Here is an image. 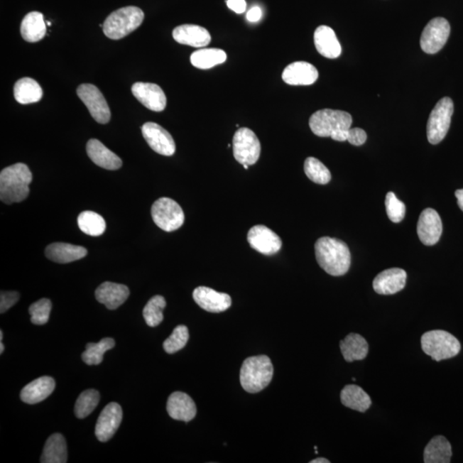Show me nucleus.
<instances>
[{"instance_id":"obj_1","label":"nucleus","mask_w":463,"mask_h":463,"mask_svg":"<svg viewBox=\"0 0 463 463\" xmlns=\"http://www.w3.org/2000/svg\"><path fill=\"white\" fill-rule=\"evenodd\" d=\"M315 254L320 266L330 276H344L349 270V248L340 239L330 237L318 239L315 244Z\"/></svg>"},{"instance_id":"obj_2","label":"nucleus","mask_w":463,"mask_h":463,"mask_svg":"<svg viewBox=\"0 0 463 463\" xmlns=\"http://www.w3.org/2000/svg\"><path fill=\"white\" fill-rule=\"evenodd\" d=\"M32 180V173L26 164L16 163L3 169L0 173V200L6 205L26 200Z\"/></svg>"},{"instance_id":"obj_3","label":"nucleus","mask_w":463,"mask_h":463,"mask_svg":"<svg viewBox=\"0 0 463 463\" xmlns=\"http://www.w3.org/2000/svg\"><path fill=\"white\" fill-rule=\"evenodd\" d=\"M274 367L266 355L247 358L243 362L239 374L241 386L247 392L258 393L271 383Z\"/></svg>"},{"instance_id":"obj_4","label":"nucleus","mask_w":463,"mask_h":463,"mask_svg":"<svg viewBox=\"0 0 463 463\" xmlns=\"http://www.w3.org/2000/svg\"><path fill=\"white\" fill-rule=\"evenodd\" d=\"M143 11L138 7L121 8L107 16L103 23V32L107 38L121 40L141 26Z\"/></svg>"},{"instance_id":"obj_5","label":"nucleus","mask_w":463,"mask_h":463,"mask_svg":"<svg viewBox=\"0 0 463 463\" xmlns=\"http://www.w3.org/2000/svg\"><path fill=\"white\" fill-rule=\"evenodd\" d=\"M421 347L425 354L436 361L457 356L461 351V343L453 334L445 330H432L421 337Z\"/></svg>"},{"instance_id":"obj_6","label":"nucleus","mask_w":463,"mask_h":463,"mask_svg":"<svg viewBox=\"0 0 463 463\" xmlns=\"http://www.w3.org/2000/svg\"><path fill=\"white\" fill-rule=\"evenodd\" d=\"M352 122V116L347 111L322 109L311 116L309 126L316 136L330 138L338 131L349 130Z\"/></svg>"},{"instance_id":"obj_7","label":"nucleus","mask_w":463,"mask_h":463,"mask_svg":"<svg viewBox=\"0 0 463 463\" xmlns=\"http://www.w3.org/2000/svg\"><path fill=\"white\" fill-rule=\"evenodd\" d=\"M454 113V104L450 97L442 98L432 111L427 123V138L430 143L437 144L447 135Z\"/></svg>"},{"instance_id":"obj_8","label":"nucleus","mask_w":463,"mask_h":463,"mask_svg":"<svg viewBox=\"0 0 463 463\" xmlns=\"http://www.w3.org/2000/svg\"><path fill=\"white\" fill-rule=\"evenodd\" d=\"M153 221L160 229L173 232L179 229L185 222V214L178 202L169 197H160L151 208Z\"/></svg>"},{"instance_id":"obj_9","label":"nucleus","mask_w":463,"mask_h":463,"mask_svg":"<svg viewBox=\"0 0 463 463\" xmlns=\"http://www.w3.org/2000/svg\"><path fill=\"white\" fill-rule=\"evenodd\" d=\"M233 151L234 158L239 163L251 166L257 163L259 159L261 144L258 136L249 128H239L234 136Z\"/></svg>"},{"instance_id":"obj_10","label":"nucleus","mask_w":463,"mask_h":463,"mask_svg":"<svg viewBox=\"0 0 463 463\" xmlns=\"http://www.w3.org/2000/svg\"><path fill=\"white\" fill-rule=\"evenodd\" d=\"M450 34V26L444 18H435L425 27L420 37L421 49L428 55H435L445 47Z\"/></svg>"},{"instance_id":"obj_11","label":"nucleus","mask_w":463,"mask_h":463,"mask_svg":"<svg viewBox=\"0 0 463 463\" xmlns=\"http://www.w3.org/2000/svg\"><path fill=\"white\" fill-rule=\"evenodd\" d=\"M77 93L94 121L100 124H107L110 121L111 111L109 104L97 86L81 85L78 87Z\"/></svg>"},{"instance_id":"obj_12","label":"nucleus","mask_w":463,"mask_h":463,"mask_svg":"<svg viewBox=\"0 0 463 463\" xmlns=\"http://www.w3.org/2000/svg\"><path fill=\"white\" fill-rule=\"evenodd\" d=\"M247 241L252 249L266 256L276 254L283 246L278 235L263 225L251 227L248 232Z\"/></svg>"},{"instance_id":"obj_13","label":"nucleus","mask_w":463,"mask_h":463,"mask_svg":"<svg viewBox=\"0 0 463 463\" xmlns=\"http://www.w3.org/2000/svg\"><path fill=\"white\" fill-rule=\"evenodd\" d=\"M142 134L148 146L155 152L165 156L175 154L176 151L175 140L171 134L158 124L154 122L144 124L142 126Z\"/></svg>"},{"instance_id":"obj_14","label":"nucleus","mask_w":463,"mask_h":463,"mask_svg":"<svg viewBox=\"0 0 463 463\" xmlns=\"http://www.w3.org/2000/svg\"><path fill=\"white\" fill-rule=\"evenodd\" d=\"M123 412L121 405L107 404L99 416L96 425V436L101 442L111 440L121 424Z\"/></svg>"},{"instance_id":"obj_15","label":"nucleus","mask_w":463,"mask_h":463,"mask_svg":"<svg viewBox=\"0 0 463 463\" xmlns=\"http://www.w3.org/2000/svg\"><path fill=\"white\" fill-rule=\"evenodd\" d=\"M442 232H443V224L436 210L433 209L423 210L417 224V234L420 241L425 246L435 245L440 241Z\"/></svg>"},{"instance_id":"obj_16","label":"nucleus","mask_w":463,"mask_h":463,"mask_svg":"<svg viewBox=\"0 0 463 463\" xmlns=\"http://www.w3.org/2000/svg\"><path fill=\"white\" fill-rule=\"evenodd\" d=\"M132 94L139 102L154 111L166 109L167 97L160 87L151 82H136L131 88Z\"/></svg>"},{"instance_id":"obj_17","label":"nucleus","mask_w":463,"mask_h":463,"mask_svg":"<svg viewBox=\"0 0 463 463\" xmlns=\"http://www.w3.org/2000/svg\"><path fill=\"white\" fill-rule=\"evenodd\" d=\"M193 299L202 309L212 313L227 311L232 305L231 297L212 288L198 287L193 291Z\"/></svg>"},{"instance_id":"obj_18","label":"nucleus","mask_w":463,"mask_h":463,"mask_svg":"<svg viewBox=\"0 0 463 463\" xmlns=\"http://www.w3.org/2000/svg\"><path fill=\"white\" fill-rule=\"evenodd\" d=\"M407 273L402 268H392L375 277L374 291L378 295H391L402 291L406 285Z\"/></svg>"},{"instance_id":"obj_19","label":"nucleus","mask_w":463,"mask_h":463,"mask_svg":"<svg viewBox=\"0 0 463 463\" xmlns=\"http://www.w3.org/2000/svg\"><path fill=\"white\" fill-rule=\"evenodd\" d=\"M167 410L172 419L185 423L192 420L197 415L196 404L191 396L180 391L173 393L169 396Z\"/></svg>"},{"instance_id":"obj_20","label":"nucleus","mask_w":463,"mask_h":463,"mask_svg":"<svg viewBox=\"0 0 463 463\" xmlns=\"http://www.w3.org/2000/svg\"><path fill=\"white\" fill-rule=\"evenodd\" d=\"M315 66L307 62L298 61L285 68L283 80L289 85H312L317 80Z\"/></svg>"},{"instance_id":"obj_21","label":"nucleus","mask_w":463,"mask_h":463,"mask_svg":"<svg viewBox=\"0 0 463 463\" xmlns=\"http://www.w3.org/2000/svg\"><path fill=\"white\" fill-rule=\"evenodd\" d=\"M173 36L178 43L191 45L193 48L206 47L212 41V36L205 28L194 24H183L175 28L173 31Z\"/></svg>"},{"instance_id":"obj_22","label":"nucleus","mask_w":463,"mask_h":463,"mask_svg":"<svg viewBox=\"0 0 463 463\" xmlns=\"http://www.w3.org/2000/svg\"><path fill=\"white\" fill-rule=\"evenodd\" d=\"M130 295L129 288L125 285L106 282L96 290L98 303L105 305L109 310H115L126 303Z\"/></svg>"},{"instance_id":"obj_23","label":"nucleus","mask_w":463,"mask_h":463,"mask_svg":"<svg viewBox=\"0 0 463 463\" xmlns=\"http://www.w3.org/2000/svg\"><path fill=\"white\" fill-rule=\"evenodd\" d=\"M87 153L94 164L107 170H117L122 167L119 157L97 139H90L87 143Z\"/></svg>"},{"instance_id":"obj_24","label":"nucleus","mask_w":463,"mask_h":463,"mask_svg":"<svg viewBox=\"0 0 463 463\" xmlns=\"http://www.w3.org/2000/svg\"><path fill=\"white\" fill-rule=\"evenodd\" d=\"M314 43L318 53L327 59H337L342 53V47L336 33L329 26H322L314 33Z\"/></svg>"},{"instance_id":"obj_25","label":"nucleus","mask_w":463,"mask_h":463,"mask_svg":"<svg viewBox=\"0 0 463 463\" xmlns=\"http://www.w3.org/2000/svg\"><path fill=\"white\" fill-rule=\"evenodd\" d=\"M55 388V379L44 376L27 384L21 391L20 398L23 403L28 404L39 403L47 399Z\"/></svg>"},{"instance_id":"obj_26","label":"nucleus","mask_w":463,"mask_h":463,"mask_svg":"<svg viewBox=\"0 0 463 463\" xmlns=\"http://www.w3.org/2000/svg\"><path fill=\"white\" fill-rule=\"evenodd\" d=\"M45 256L51 261L68 263L84 258L88 251L85 247L67 243H53L45 248Z\"/></svg>"},{"instance_id":"obj_27","label":"nucleus","mask_w":463,"mask_h":463,"mask_svg":"<svg viewBox=\"0 0 463 463\" xmlns=\"http://www.w3.org/2000/svg\"><path fill=\"white\" fill-rule=\"evenodd\" d=\"M21 35L28 43H37L47 34L44 16L40 12L32 11L24 16L21 23Z\"/></svg>"},{"instance_id":"obj_28","label":"nucleus","mask_w":463,"mask_h":463,"mask_svg":"<svg viewBox=\"0 0 463 463\" xmlns=\"http://www.w3.org/2000/svg\"><path fill=\"white\" fill-rule=\"evenodd\" d=\"M341 352L347 362L361 361L367 356L369 346L366 339L359 334H347L340 342Z\"/></svg>"},{"instance_id":"obj_29","label":"nucleus","mask_w":463,"mask_h":463,"mask_svg":"<svg viewBox=\"0 0 463 463\" xmlns=\"http://www.w3.org/2000/svg\"><path fill=\"white\" fill-rule=\"evenodd\" d=\"M341 402L345 407L361 413H365L371 405L369 395L355 384H349L342 388Z\"/></svg>"},{"instance_id":"obj_30","label":"nucleus","mask_w":463,"mask_h":463,"mask_svg":"<svg viewBox=\"0 0 463 463\" xmlns=\"http://www.w3.org/2000/svg\"><path fill=\"white\" fill-rule=\"evenodd\" d=\"M452 457V445L443 436L434 437L424 450L425 463H449Z\"/></svg>"},{"instance_id":"obj_31","label":"nucleus","mask_w":463,"mask_h":463,"mask_svg":"<svg viewBox=\"0 0 463 463\" xmlns=\"http://www.w3.org/2000/svg\"><path fill=\"white\" fill-rule=\"evenodd\" d=\"M43 91L36 80L30 77L21 78L14 86V97L20 104L27 105L40 101Z\"/></svg>"},{"instance_id":"obj_32","label":"nucleus","mask_w":463,"mask_h":463,"mask_svg":"<svg viewBox=\"0 0 463 463\" xmlns=\"http://www.w3.org/2000/svg\"><path fill=\"white\" fill-rule=\"evenodd\" d=\"M67 446L63 435L53 434L45 445L40 462L65 463L67 462Z\"/></svg>"},{"instance_id":"obj_33","label":"nucleus","mask_w":463,"mask_h":463,"mask_svg":"<svg viewBox=\"0 0 463 463\" xmlns=\"http://www.w3.org/2000/svg\"><path fill=\"white\" fill-rule=\"evenodd\" d=\"M226 60V53L218 48L201 49L194 52L191 56L192 65L201 70L212 68L214 66L224 63Z\"/></svg>"},{"instance_id":"obj_34","label":"nucleus","mask_w":463,"mask_h":463,"mask_svg":"<svg viewBox=\"0 0 463 463\" xmlns=\"http://www.w3.org/2000/svg\"><path fill=\"white\" fill-rule=\"evenodd\" d=\"M77 223L82 232L94 237L104 234L107 227L104 218L90 210L82 212L78 216Z\"/></svg>"},{"instance_id":"obj_35","label":"nucleus","mask_w":463,"mask_h":463,"mask_svg":"<svg viewBox=\"0 0 463 463\" xmlns=\"http://www.w3.org/2000/svg\"><path fill=\"white\" fill-rule=\"evenodd\" d=\"M115 346V342L111 338L102 339L98 343L89 342L86 345V350L82 354V361L87 365H99L103 361V355Z\"/></svg>"},{"instance_id":"obj_36","label":"nucleus","mask_w":463,"mask_h":463,"mask_svg":"<svg viewBox=\"0 0 463 463\" xmlns=\"http://www.w3.org/2000/svg\"><path fill=\"white\" fill-rule=\"evenodd\" d=\"M166 305V300L160 295H156L148 300L146 307L143 308V315L150 327H156L163 321V312Z\"/></svg>"},{"instance_id":"obj_37","label":"nucleus","mask_w":463,"mask_h":463,"mask_svg":"<svg viewBox=\"0 0 463 463\" xmlns=\"http://www.w3.org/2000/svg\"><path fill=\"white\" fill-rule=\"evenodd\" d=\"M304 170L305 175L314 183L320 185L328 184L332 180V173L324 163L314 157H308L305 161Z\"/></svg>"},{"instance_id":"obj_38","label":"nucleus","mask_w":463,"mask_h":463,"mask_svg":"<svg viewBox=\"0 0 463 463\" xmlns=\"http://www.w3.org/2000/svg\"><path fill=\"white\" fill-rule=\"evenodd\" d=\"M100 402V394L96 390H87L78 396L75 405V415L78 419H85L94 410Z\"/></svg>"},{"instance_id":"obj_39","label":"nucleus","mask_w":463,"mask_h":463,"mask_svg":"<svg viewBox=\"0 0 463 463\" xmlns=\"http://www.w3.org/2000/svg\"><path fill=\"white\" fill-rule=\"evenodd\" d=\"M189 340V330L187 326L179 325L173 329L170 337L163 343V349L168 354H175L184 349Z\"/></svg>"},{"instance_id":"obj_40","label":"nucleus","mask_w":463,"mask_h":463,"mask_svg":"<svg viewBox=\"0 0 463 463\" xmlns=\"http://www.w3.org/2000/svg\"><path fill=\"white\" fill-rule=\"evenodd\" d=\"M52 303L48 299H41L32 304L30 307L31 322L36 325L47 324L50 317Z\"/></svg>"},{"instance_id":"obj_41","label":"nucleus","mask_w":463,"mask_h":463,"mask_svg":"<svg viewBox=\"0 0 463 463\" xmlns=\"http://www.w3.org/2000/svg\"><path fill=\"white\" fill-rule=\"evenodd\" d=\"M386 212L392 222L398 223L403 220L406 207L400 201L394 192H388L386 198Z\"/></svg>"},{"instance_id":"obj_42","label":"nucleus","mask_w":463,"mask_h":463,"mask_svg":"<svg viewBox=\"0 0 463 463\" xmlns=\"http://www.w3.org/2000/svg\"><path fill=\"white\" fill-rule=\"evenodd\" d=\"M19 293L18 292H1L0 295V312H6L18 303Z\"/></svg>"},{"instance_id":"obj_43","label":"nucleus","mask_w":463,"mask_h":463,"mask_svg":"<svg viewBox=\"0 0 463 463\" xmlns=\"http://www.w3.org/2000/svg\"><path fill=\"white\" fill-rule=\"evenodd\" d=\"M367 139L366 131L361 128H353L349 131L347 141L355 146H361L365 143Z\"/></svg>"},{"instance_id":"obj_44","label":"nucleus","mask_w":463,"mask_h":463,"mask_svg":"<svg viewBox=\"0 0 463 463\" xmlns=\"http://www.w3.org/2000/svg\"><path fill=\"white\" fill-rule=\"evenodd\" d=\"M227 7L235 13L242 14L246 10V0H226Z\"/></svg>"},{"instance_id":"obj_45","label":"nucleus","mask_w":463,"mask_h":463,"mask_svg":"<svg viewBox=\"0 0 463 463\" xmlns=\"http://www.w3.org/2000/svg\"><path fill=\"white\" fill-rule=\"evenodd\" d=\"M263 12L261 8L258 6L252 7L251 9L247 12L246 19L251 23H257L262 18Z\"/></svg>"},{"instance_id":"obj_46","label":"nucleus","mask_w":463,"mask_h":463,"mask_svg":"<svg viewBox=\"0 0 463 463\" xmlns=\"http://www.w3.org/2000/svg\"><path fill=\"white\" fill-rule=\"evenodd\" d=\"M457 198V204L459 208H460L463 212V189L457 190L456 193H454Z\"/></svg>"},{"instance_id":"obj_47","label":"nucleus","mask_w":463,"mask_h":463,"mask_svg":"<svg viewBox=\"0 0 463 463\" xmlns=\"http://www.w3.org/2000/svg\"><path fill=\"white\" fill-rule=\"evenodd\" d=\"M330 462L328 460V459L325 458H316L314 459V460L310 462V463H329Z\"/></svg>"},{"instance_id":"obj_48","label":"nucleus","mask_w":463,"mask_h":463,"mask_svg":"<svg viewBox=\"0 0 463 463\" xmlns=\"http://www.w3.org/2000/svg\"><path fill=\"white\" fill-rule=\"evenodd\" d=\"M4 350H5V347H4L3 342H0V354H3Z\"/></svg>"},{"instance_id":"obj_49","label":"nucleus","mask_w":463,"mask_h":463,"mask_svg":"<svg viewBox=\"0 0 463 463\" xmlns=\"http://www.w3.org/2000/svg\"><path fill=\"white\" fill-rule=\"evenodd\" d=\"M243 167H244V168H245V169H248V168H249V166H248V165H246V164L243 165Z\"/></svg>"}]
</instances>
